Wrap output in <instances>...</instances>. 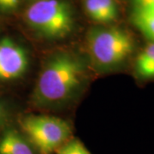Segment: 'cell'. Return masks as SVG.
<instances>
[{"label":"cell","instance_id":"cell-12","mask_svg":"<svg viewBox=\"0 0 154 154\" xmlns=\"http://www.w3.org/2000/svg\"><path fill=\"white\" fill-rule=\"evenodd\" d=\"M134 9H146V8H153L154 0H131Z\"/></svg>","mask_w":154,"mask_h":154},{"label":"cell","instance_id":"cell-5","mask_svg":"<svg viewBox=\"0 0 154 154\" xmlns=\"http://www.w3.org/2000/svg\"><path fill=\"white\" fill-rule=\"evenodd\" d=\"M28 67L26 50L9 37L0 38V80H17L25 74Z\"/></svg>","mask_w":154,"mask_h":154},{"label":"cell","instance_id":"cell-3","mask_svg":"<svg viewBox=\"0 0 154 154\" xmlns=\"http://www.w3.org/2000/svg\"><path fill=\"white\" fill-rule=\"evenodd\" d=\"M28 25L49 39H58L71 33L74 17L70 5L63 0H38L25 13Z\"/></svg>","mask_w":154,"mask_h":154},{"label":"cell","instance_id":"cell-9","mask_svg":"<svg viewBox=\"0 0 154 154\" xmlns=\"http://www.w3.org/2000/svg\"><path fill=\"white\" fill-rule=\"evenodd\" d=\"M132 21L150 41L154 42V14L141 9H134Z\"/></svg>","mask_w":154,"mask_h":154},{"label":"cell","instance_id":"cell-4","mask_svg":"<svg viewBox=\"0 0 154 154\" xmlns=\"http://www.w3.org/2000/svg\"><path fill=\"white\" fill-rule=\"evenodd\" d=\"M22 133L38 154H54L68 142L71 126L65 120L48 115H29L23 117Z\"/></svg>","mask_w":154,"mask_h":154},{"label":"cell","instance_id":"cell-8","mask_svg":"<svg viewBox=\"0 0 154 154\" xmlns=\"http://www.w3.org/2000/svg\"><path fill=\"white\" fill-rule=\"evenodd\" d=\"M134 74L141 80H154V42L150 41L134 60Z\"/></svg>","mask_w":154,"mask_h":154},{"label":"cell","instance_id":"cell-10","mask_svg":"<svg viewBox=\"0 0 154 154\" xmlns=\"http://www.w3.org/2000/svg\"><path fill=\"white\" fill-rule=\"evenodd\" d=\"M55 154H91L78 139H70Z\"/></svg>","mask_w":154,"mask_h":154},{"label":"cell","instance_id":"cell-11","mask_svg":"<svg viewBox=\"0 0 154 154\" xmlns=\"http://www.w3.org/2000/svg\"><path fill=\"white\" fill-rule=\"evenodd\" d=\"M20 0H0V11L3 12H11L17 10Z\"/></svg>","mask_w":154,"mask_h":154},{"label":"cell","instance_id":"cell-7","mask_svg":"<svg viewBox=\"0 0 154 154\" xmlns=\"http://www.w3.org/2000/svg\"><path fill=\"white\" fill-rule=\"evenodd\" d=\"M85 10L88 17L99 23H110L118 16L115 0H86Z\"/></svg>","mask_w":154,"mask_h":154},{"label":"cell","instance_id":"cell-1","mask_svg":"<svg viewBox=\"0 0 154 154\" xmlns=\"http://www.w3.org/2000/svg\"><path fill=\"white\" fill-rule=\"evenodd\" d=\"M86 71L82 61L68 51H57L45 60L33 94V102L50 106L70 99L82 88Z\"/></svg>","mask_w":154,"mask_h":154},{"label":"cell","instance_id":"cell-13","mask_svg":"<svg viewBox=\"0 0 154 154\" xmlns=\"http://www.w3.org/2000/svg\"><path fill=\"white\" fill-rule=\"evenodd\" d=\"M5 120V110L4 106L0 103V127L2 126Z\"/></svg>","mask_w":154,"mask_h":154},{"label":"cell","instance_id":"cell-6","mask_svg":"<svg viewBox=\"0 0 154 154\" xmlns=\"http://www.w3.org/2000/svg\"><path fill=\"white\" fill-rule=\"evenodd\" d=\"M0 154H36V152L22 132L9 128L0 136Z\"/></svg>","mask_w":154,"mask_h":154},{"label":"cell","instance_id":"cell-2","mask_svg":"<svg viewBox=\"0 0 154 154\" xmlns=\"http://www.w3.org/2000/svg\"><path fill=\"white\" fill-rule=\"evenodd\" d=\"M87 48L96 66L104 70H111L123 65L132 57L135 40L123 28H98L88 33Z\"/></svg>","mask_w":154,"mask_h":154}]
</instances>
